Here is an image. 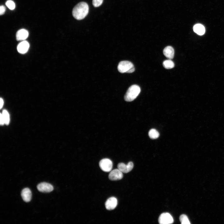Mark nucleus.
Returning a JSON list of instances; mask_svg holds the SVG:
<instances>
[{
	"label": "nucleus",
	"instance_id": "1",
	"mask_svg": "<svg viewBox=\"0 0 224 224\" xmlns=\"http://www.w3.org/2000/svg\"><path fill=\"white\" fill-rule=\"evenodd\" d=\"M89 12V6L85 2H81L74 7L72 14L74 17L77 20L84 19L87 15Z\"/></svg>",
	"mask_w": 224,
	"mask_h": 224
},
{
	"label": "nucleus",
	"instance_id": "2",
	"mask_svg": "<svg viewBox=\"0 0 224 224\" xmlns=\"http://www.w3.org/2000/svg\"><path fill=\"white\" fill-rule=\"evenodd\" d=\"M141 91L139 86L136 85H133L128 89L124 96L125 100L127 101H131L135 99Z\"/></svg>",
	"mask_w": 224,
	"mask_h": 224
},
{
	"label": "nucleus",
	"instance_id": "3",
	"mask_svg": "<svg viewBox=\"0 0 224 224\" xmlns=\"http://www.w3.org/2000/svg\"><path fill=\"white\" fill-rule=\"evenodd\" d=\"M119 71L122 73H131L135 70L133 64L130 62L128 61H123L120 62L118 66Z\"/></svg>",
	"mask_w": 224,
	"mask_h": 224
},
{
	"label": "nucleus",
	"instance_id": "4",
	"mask_svg": "<svg viewBox=\"0 0 224 224\" xmlns=\"http://www.w3.org/2000/svg\"><path fill=\"white\" fill-rule=\"evenodd\" d=\"M99 165L101 170L105 172H110L112 168V162L108 158H104L101 160L99 162Z\"/></svg>",
	"mask_w": 224,
	"mask_h": 224
},
{
	"label": "nucleus",
	"instance_id": "5",
	"mask_svg": "<svg viewBox=\"0 0 224 224\" xmlns=\"http://www.w3.org/2000/svg\"><path fill=\"white\" fill-rule=\"evenodd\" d=\"M173 219L168 213H163L159 216L158 222L160 224H169L173 223Z\"/></svg>",
	"mask_w": 224,
	"mask_h": 224
},
{
	"label": "nucleus",
	"instance_id": "6",
	"mask_svg": "<svg viewBox=\"0 0 224 224\" xmlns=\"http://www.w3.org/2000/svg\"><path fill=\"white\" fill-rule=\"evenodd\" d=\"M38 190L43 193H49L54 189L53 186L50 184L46 182H42L37 186Z\"/></svg>",
	"mask_w": 224,
	"mask_h": 224
},
{
	"label": "nucleus",
	"instance_id": "7",
	"mask_svg": "<svg viewBox=\"0 0 224 224\" xmlns=\"http://www.w3.org/2000/svg\"><path fill=\"white\" fill-rule=\"evenodd\" d=\"M123 177L122 172L119 169H115L111 171L109 175V179L112 181L121 179Z\"/></svg>",
	"mask_w": 224,
	"mask_h": 224
},
{
	"label": "nucleus",
	"instance_id": "8",
	"mask_svg": "<svg viewBox=\"0 0 224 224\" xmlns=\"http://www.w3.org/2000/svg\"><path fill=\"white\" fill-rule=\"evenodd\" d=\"M118 169L122 173H127L131 171L133 167V164L131 161L129 162L127 165L123 163H120L117 165Z\"/></svg>",
	"mask_w": 224,
	"mask_h": 224
},
{
	"label": "nucleus",
	"instance_id": "9",
	"mask_svg": "<svg viewBox=\"0 0 224 224\" xmlns=\"http://www.w3.org/2000/svg\"><path fill=\"white\" fill-rule=\"evenodd\" d=\"M117 200L114 197H111L109 198L105 203L106 209L109 210L114 209L117 205Z\"/></svg>",
	"mask_w": 224,
	"mask_h": 224
},
{
	"label": "nucleus",
	"instance_id": "10",
	"mask_svg": "<svg viewBox=\"0 0 224 224\" xmlns=\"http://www.w3.org/2000/svg\"><path fill=\"white\" fill-rule=\"evenodd\" d=\"M21 195L23 200L26 202H30L31 199V192L28 188L24 189L21 192Z\"/></svg>",
	"mask_w": 224,
	"mask_h": 224
},
{
	"label": "nucleus",
	"instance_id": "11",
	"mask_svg": "<svg viewBox=\"0 0 224 224\" xmlns=\"http://www.w3.org/2000/svg\"><path fill=\"white\" fill-rule=\"evenodd\" d=\"M29 44L26 41H23L20 42L17 45V50L21 54L26 53L29 48Z\"/></svg>",
	"mask_w": 224,
	"mask_h": 224
},
{
	"label": "nucleus",
	"instance_id": "12",
	"mask_svg": "<svg viewBox=\"0 0 224 224\" xmlns=\"http://www.w3.org/2000/svg\"><path fill=\"white\" fill-rule=\"evenodd\" d=\"M28 35L29 33L27 30L25 29H20L16 32V39L18 41L25 40L28 37Z\"/></svg>",
	"mask_w": 224,
	"mask_h": 224
},
{
	"label": "nucleus",
	"instance_id": "13",
	"mask_svg": "<svg viewBox=\"0 0 224 224\" xmlns=\"http://www.w3.org/2000/svg\"><path fill=\"white\" fill-rule=\"evenodd\" d=\"M164 55L169 59H172L174 57V50L173 48L171 46L166 47L163 50Z\"/></svg>",
	"mask_w": 224,
	"mask_h": 224
},
{
	"label": "nucleus",
	"instance_id": "14",
	"mask_svg": "<svg viewBox=\"0 0 224 224\" xmlns=\"http://www.w3.org/2000/svg\"><path fill=\"white\" fill-rule=\"evenodd\" d=\"M194 31L198 35H203L205 32V29L202 25L198 24L195 25L193 27Z\"/></svg>",
	"mask_w": 224,
	"mask_h": 224
},
{
	"label": "nucleus",
	"instance_id": "15",
	"mask_svg": "<svg viewBox=\"0 0 224 224\" xmlns=\"http://www.w3.org/2000/svg\"><path fill=\"white\" fill-rule=\"evenodd\" d=\"M163 65L165 68L167 69L172 68L175 66L174 62L170 59L165 60L163 63Z\"/></svg>",
	"mask_w": 224,
	"mask_h": 224
},
{
	"label": "nucleus",
	"instance_id": "16",
	"mask_svg": "<svg viewBox=\"0 0 224 224\" xmlns=\"http://www.w3.org/2000/svg\"><path fill=\"white\" fill-rule=\"evenodd\" d=\"M148 135L151 139H155L159 137V133L156 129H152L149 131Z\"/></svg>",
	"mask_w": 224,
	"mask_h": 224
},
{
	"label": "nucleus",
	"instance_id": "17",
	"mask_svg": "<svg viewBox=\"0 0 224 224\" xmlns=\"http://www.w3.org/2000/svg\"><path fill=\"white\" fill-rule=\"evenodd\" d=\"M179 219L181 223L182 224H190L187 216L185 214L181 215Z\"/></svg>",
	"mask_w": 224,
	"mask_h": 224
},
{
	"label": "nucleus",
	"instance_id": "18",
	"mask_svg": "<svg viewBox=\"0 0 224 224\" xmlns=\"http://www.w3.org/2000/svg\"><path fill=\"white\" fill-rule=\"evenodd\" d=\"M2 115L5 123L8 124L9 122V115L8 112L6 110H4L2 111Z\"/></svg>",
	"mask_w": 224,
	"mask_h": 224
},
{
	"label": "nucleus",
	"instance_id": "19",
	"mask_svg": "<svg viewBox=\"0 0 224 224\" xmlns=\"http://www.w3.org/2000/svg\"><path fill=\"white\" fill-rule=\"evenodd\" d=\"M6 5L11 10L14 9L15 7V3L11 0L7 1L6 2Z\"/></svg>",
	"mask_w": 224,
	"mask_h": 224
},
{
	"label": "nucleus",
	"instance_id": "20",
	"mask_svg": "<svg viewBox=\"0 0 224 224\" xmlns=\"http://www.w3.org/2000/svg\"><path fill=\"white\" fill-rule=\"evenodd\" d=\"M103 1V0H93V5L95 7H98L102 4Z\"/></svg>",
	"mask_w": 224,
	"mask_h": 224
},
{
	"label": "nucleus",
	"instance_id": "21",
	"mask_svg": "<svg viewBox=\"0 0 224 224\" xmlns=\"http://www.w3.org/2000/svg\"><path fill=\"white\" fill-rule=\"evenodd\" d=\"M5 7L3 5H1L0 7V14L2 15L5 12Z\"/></svg>",
	"mask_w": 224,
	"mask_h": 224
},
{
	"label": "nucleus",
	"instance_id": "22",
	"mask_svg": "<svg viewBox=\"0 0 224 224\" xmlns=\"http://www.w3.org/2000/svg\"><path fill=\"white\" fill-rule=\"evenodd\" d=\"M0 124L1 125H3L5 123L4 119H3L2 114H1L0 115Z\"/></svg>",
	"mask_w": 224,
	"mask_h": 224
},
{
	"label": "nucleus",
	"instance_id": "23",
	"mask_svg": "<svg viewBox=\"0 0 224 224\" xmlns=\"http://www.w3.org/2000/svg\"><path fill=\"white\" fill-rule=\"evenodd\" d=\"M0 108L1 109L2 108V106H3V99H2L1 98H0Z\"/></svg>",
	"mask_w": 224,
	"mask_h": 224
}]
</instances>
